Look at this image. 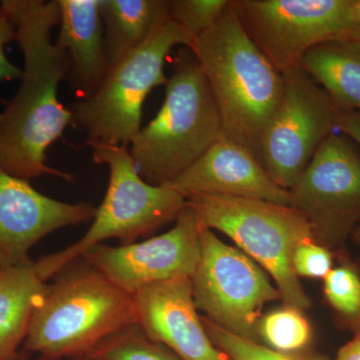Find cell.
Wrapping results in <instances>:
<instances>
[{
    "label": "cell",
    "mask_w": 360,
    "mask_h": 360,
    "mask_svg": "<svg viewBox=\"0 0 360 360\" xmlns=\"http://www.w3.org/2000/svg\"><path fill=\"white\" fill-rule=\"evenodd\" d=\"M193 39L168 20L139 49L110 70L96 94L73 106L71 124L84 129L87 143L125 146L141 129L142 106L151 90L167 84L163 66L176 45L191 49Z\"/></svg>",
    "instance_id": "cell-7"
},
{
    "label": "cell",
    "mask_w": 360,
    "mask_h": 360,
    "mask_svg": "<svg viewBox=\"0 0 360 360\" xmlns=\"http://www.w3.org/2000/svg\"><path fill=\"white\" fill-rule=\"evenodd\" d=\"M58 46L70 60L68 77L82 99L96 94L108 77V61L99 0H58Z\"/></svg>",
    "instance_id": "cell-16"
},
{
    "label": "cell",
    "mask_w": 360,
    "mask_h": 360,
    "mask_svg": "<svg viewBox=\"0 0 360 360\" xmlns=\"http://www.w3.org/2000/svg\"><path fill=\"white\" fill-rule=\"evenodd\" d=\"M292 265L298 277L324 279L333 269V255L328 248L315 241H307L295 248Z\"/></svg>",
    "instance_id": "cell-25"
},
{
    "label": "cell",
    "mask_w": 360,
    "mask_h": 360,
    "mask_svg": "<svg viewBox=\"0 0 360 360\" xmlns=\"http://www.w3.org/2000/svg\"><path fill=\"white\" fill-rule=\"evenodd\" d=\"M298 68L328 94L338 110L360 111V27L312 47Z\"/></svg>",
    "instance_id": "cell-17"
},
{
    "label": "cell",
    "mask_w": 360,
    "mask_h": 360,
    "mask_svg": "<svg viewBox=\"0 0 360 360\" xmlns=\"http://www.w3.org/2000/svg\"><path fill=\"white\" fill-rule=\"evenodd\" d=\"M336 129L360 148V111L338 110Z\"/></svg>",
    "instance_id": "cell-27"
},
{
    "label": "cell",
    "mask_w": 360,
    "mask_h": 360,
    "mask_svg": "<svg viewBox=\"0 0 360 360\" xmlns=\"http://www.w3.org/2000/svg\"><path fill=\"white\" fill-rule=\"evenodd\" d=\"M239 25L281 75L312 47L360 27L354 0H229Z\"/></svg>",
    "instance_id": "cell-8"
},
{
    "label": "cell",
    "mask_w": 360,
    "mask_h": 360,
    "mask_svg": "<svg viewBox=\"0 0 360 360\" xmlns=\"http://www.w3.org/2000/svg\"><path fill=\"white\" fill-rule=\"evenodd\" d=\"M354 13L357 20L360 23V0H354Z\"/></svg>",
    "instance_id": "cell-31"
},
{
    "label": "cell",
    "mask_w": 360,
    "mask_h": 360,
    "mask_svg": "<svg viewBox=\"0 0 360 360\" xmlns=\"http://www.w3.org/2000/svg\"><path fill=\"white\" fill-rule=\"evenodd\" d=\"M175 220L174 229L155 238L116 248L99 245L82 258L131 295L151 284L191 279L200 259L202 229L187 202Z\"/></svg>",
    "instance_id": "cell-12"
},
{
    "label": "cell",
    "mask_w": 360,
    "mask_h": 360,
    "mask_svg": "<svg viewBox=\"0 0 360 360\" xmlns=\"http://www.w3.org/2000/svg\"><path fill=\"white\" fill-rule=\"evenodd\" d=\"M52 279L33 309L22 347L28 354L86 356L115 331L137 322L134 296L84 258Z\"/></svg>",
    "instance_id": "cell-3"
},
{
    "label": "cell",
    "mask_w": 360,
    "mask_h": 360,
    "mask_svg": "<svg viewBox=\"0 0 360 360\" xmlns=\"http://www.w3.org/2000/svg\"><path fill=\"white\" fill-rule=\"evenodd\" d=\"M290 206L307 219L315 243L345 245L360 224V151L333 132L290 191Z\"/></svg>",
    "instance_id": "cell-10"
},
{
    "label": "cell",
    "mask_w": 360,
    "mask_h": 360,
    "mask_svg": "<svg viewBox=\"0 0 360 360\" xmlns=\"http://www.w3.org/2000/svg\"><path fill=\"white\" fill-rule=\"evenodd\" d=\"M15 40V26L8 14L0 7V82L18 79L22 70L14 65L7 58L6 46Z\"/></svg>",
    "instance_id": "cell-26"
},
{
    "label": "cell",
    "mask_w": 360,
    "mask_h": 360,
    "mask_svg": "<svg viewBox=\"0 0 360 360\" xmlns=\"http://www.w3.org/2000/svg\"><path fill=\"white\" fill-rule=\"evenodd\" d=\"M283 75V101L265 132L262 162L277 186L290 191L335 131L340 110L300 68Z\"/></svg>",
    "instance_id": "cell-11"
},
{
    "label": "cell",
    "mask_w": 360,
    "mask_h": 360,
    "mask_svg": "<svg viewBox=\"0 0 360 360\" xmlns=\"http://www.w3.org/2000/svg\"><path fill=\"white\" fill-rule=\"evenodd\" d=\"M201 321L213 345L229 360H326L276 352L260 343L232 335L205 316H201Z\"/></svg>",
    "instance_id": "cell-23"
},
{
    "label": "cell",
    "mask_w": 360,
    "mask_h": 360,
    "mask_svg": "<svg viewBox=\"0 0 360 360\" xmlns=\"http://www.w3.org/2000/svg\"><path fill=\"white\" fill-rule=\"evenodd\" d=\"M359 272H360V269H359ZM360 333V321H359V326H357L356 330H355V333Z\"/></svg>",
    "instance_id": "cell-32"
},
{
    "label": "cell",
    "mask_w": 360,
    "mask_h": 360,
    "mask_svg": "<svg viewBox=\"0 0 360 360\" xmlns=\"http://www.w3.org/2000/svg\"><path fill=\"white\" fill-rule=\"evenodd\" d=\"M352 236L354 238L355 243L360 246V224L357 225L356 229L352 232Z\"/></svg>",
    "instance_id": "cell-30"
},
{
    "label": "cell",
    "mask_w": 360,
    "mask_h": 360,
    "mask_svg": "<svg viewBox=\"0 0 360 360\" xmlns=\"http://www.w3.org/2000/svg\"><path fill=\"white\" fill-rule=\"evenodd\" d=\"M14 360H86V356L79 357H47L42 355L28 354L21 350L20 355Z\"/></svg>",
    "instance_id": "cell-29"
},
{
    "label": "cell",
    "mask_w": 360,
    "mask_h": 360,
    "mask_svg": "<svg viewBox=\"0 0 360 360\" xmlns=\"http://www.w3.org/2000/svg\"><path fill=\"white\" fill-rule=\"evenodd\" d=\"M86 360H96V359H89V357H86Z\"/></svg>",
    "instance_id": "cell-33"
},
{
    "label": "cell",
    "mask_w": 360,
    "mask_h": 360,
    "mask_svg": "<svg viewBox=\"0 0 360 360\" xmlns=\"http://www.w3.org/2000/svg\"><path fill=\"white\" fill-rule=\"evenodd\" d=\"M170 20L179 23L194 39L212 27L229 0H167Z\"/></svg>",
    "instance_id": "cell-24"
},
{
    "label": "cell",
    "mask_w": 360,
    "mask_h": 360,
    "mask_svg": "<svg viewBox=\"0 0 360 360\" xmlns=\"http://www.w3.org/2000/svg\"><path fill=\"white\" fill-rule=\"evenodd\" d=\"M187 205L198 215L201 229L226 234L243 252L274 278L288 307L309 309L292 265L295 248L315 241L307 219L290 205L224 195H191Z\"/></svg>",
    "instance_id": "cell-6"
},
{
    "label": "cell",
    "mask_w": 360,
    "mask_h": 360,
    "mask_svg": "<svg viewBox=\"0 0 360 360\" xmlns=\"http://www.w3.org/2000/svg\"><path fill=\"white\" fill-rule=\"evenodd\" d=\"M108 72L168 20L167 0H99Z\"/></svg>",
    "instance_id": "cell-18"
},
{
    "label": "cell",
    "mask_w": 360,
    "mask_h": 360,
    "mask_svg": "<svg viewBox=\"0 0 360 360\" xmlns=\"http://www.w3.org/2000/svg\"><path fill=\"white\" fill-rule=\"evenodd\" d=\"M165 85L160 110L130 143L137 172L153 186L172 184L222 137L212 90L191 49H179Z\"/></svg>",
    "instance_id": "cell-4"
},
{
    "label": "cell",
    "mask_w": 360,
    "mask_h": 360,
    "mask_svg": "<svg viewBox=\"0 0 360 360\" xmlns=\"http://www.w3.org/2000/svg\"><path fill=\"white\" fill-rule=\"evenodd\" d=\"M1 7L15 26V40L25 58L20 89L0 113V167L28 180L72 175L46 165V151L72 122V112L58 99L68 75L65 49L52 44L51 30L60 21L58 0H6Z\"/></svg>",
    "instance_id": "cell-1"
},
{
    "label": "cell",
    "mask_w": 360,
    "mask_h": 360,
    "mask_svg": "<svg viewBox=\"0 0 360 360\" xmlns=\"http://www.w3.org/2000/svg\"><path fill=\"white\" fill-rule=\"evenodd\" d=\"M169 184L186 198L224 195L290 205V191L277 186L250 151L224 137Z\"/></svg>",
    "instance_id": "cell-15"
},
{
    "label": "cell",
    "mask_w": 360,
    "mask_h": 360,
    "mask_svg": "<svg viewBox=\"0 0 360 360\" xmlns=\"http://www.w3.org/2000/svg\"><path fill=\"white\" fill-rule=\"evenodd\" d=\"M137 323L181 360H229L210 340L194 304L191 278L151 284L134 293Z\"/></svg>",
    "instance_id": "cell-14"
},
{
    "label": "cell",
    "mask_w": 360,
    "mask_h": 360,
    "mask_svg": "<svg viewBox=\"0 0 360 360\" xmlns=\"http://www.w3.org/2000/svg\"><path fill=\"white\" fill-rule=\"evenodd\" d=\"M94 160L106 165L110 182L94 222L77 243L56 253L44 255L35 267L42 281L52 278L65 265L108 239L131 245L141 236L176 219L186 206V198L168 184L153 186L143 180L125 146L90 143Z\"/></svg>",
    "instance_id": "cell-5"
},
{
    "label": "cell",
    "mask_w": 360,
    "mask_h": 360,
    "mask_svg": "<svg viewBox=\"0 0 360 360\" xmlns=\"http://www.w3.org/2000/svg\"><path fill=\"white\" fill-rule=\"evenodd\" d=\"M86 357L96 360H181L162 343L151 340L137 322L106 338Z\"/></svg>",
    "instance_id": "cell-20"
},
{
    "label": "cell",
    "mask_w": 360,
    "mask_h": 360,
    "mask_svg": "<svg viewBox=\"0 0 360 360\" xmlns=\"http://www.w3.org/2000/svg\"><path fill=\"white\" fill-rule=\"evenodd\" d=\"M96 208L53 200L0 167V271L32 264L33 246L58 229L94 219Z\"/></svg>",
    "instance_id": "cell-13"
},
{
    "label": "cell",
    "mask_w": 360,
    "mask_h": 360,
    "mask_svg": "<svg viewBox=\"0 0 360 360\" xmlns=\"http://www.w3.org/2000/svg\"><path fill=\"white\" fill-rule=\"evenodd\" d=\"M200 243V262L191 277L196 309L232 335L259 343L262 307L281 298V293L260 265L210 229L201 231Z\"/></svg>",
    "instance_id": "cell-9"
},
{
    "label": "cell",
    "mask_w": 360,
    "mask_h": 360,
    "mask_svg": "<svg viewBox=\"0 0 360 360\" xmlns=\"http://www.w3.org/2000/svg\"><path fill=\"white\" fill-rule=\"evenodd\" d=\"M189 49L212 90L222 137L262 165V141L283 101V75L248 37L229 4Z\"/></svg>",
    "instance_id": "cell-2"
},
{
    "label": "cell",
    "mask_w": 360,
    "mask_h": 360,
    "mask_svg": "<svg viewBox=\"0 0 360 360\" xmlns=\"http://www.w3.org/2000/svg\"><path fill=\"white\" fill-rule=\"evenodd\" d=\"M46 285L34 262L0 271V360L20 355L33 309Z\"/></svg>",
    "instance_id": "cell-19"
},
{
    "label": "cell",
    "mask_w": 360,
    "mask_h": 360,
    "mask_svg": "<svg viewBox=\"0 0 360 360\" xmlns=\"http://www.w3.org/2000/svg\"><path fill=\"white\" fill-rule=\"evenodd\" d=\"M335 360H360V333L340 348Z\"/></svg>",
    "instance_id": "cell-28"
},
{
    "label": "cell",
    "mask_w": 360,
    "mask_h": 360,
    "mask_svg": "<svg viewBox=\"0 0 360 360\" xmlns=\"http://www.w3.org/2000/svg\"><path fill=\"white\" fill-rule=\"evenodd\" d=\"M324 295L348 328L356 330L360 321V272L349 262L324 277Z\"/></svg>",
    "instance_id": "cell-22"
},
{
    "label": "cell",
    "mask_w": 360,
    "mask_h": 360,
    "mask_svg": "<svg viewBox=\"0 0 360 360\" xmlns=\"http://www.w3.org/2000/svg\"><path fill=\"white\" fill-rule=\"evenodd\" d=\"M258 335L267 347L284 354H295L310 342L311 328L300 309L286 305L262 317Z\"/></svg>",
    "instance_id": "cell-21"
}]
</instances>
